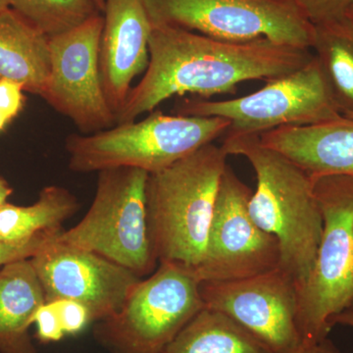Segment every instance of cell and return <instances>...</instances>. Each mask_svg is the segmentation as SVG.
I'll return each mask as SVG.
<instances>
[{
	"instance_id": "1",
	"label": "cell",
	"mask_w": 353,
	"mask_h": 353,
	"mask_svg": "<svg viewBox=\"0 0 353 353\" xmlns=\"http://www.w3.org/2000/svg\"><path fill=\"white\" fill-rule=\"evenodd\" d=\"M148 51V68L116 114V124L137 120L175 95L236 94L241 83L287 75L314 57L311 50L267 39L230 43L164 25H152Z\"/></svg>"
},
{
	"instance_id": "2",
	"label": "cell",
	"mask_w": 353,
	"mask_h": 353,
	"mask_svg": "<svg viewBox=\"0 0 353 353\" xmlns=\"http://www.w3.org/2000/svg\"><path fill=\"white\" fill-rule=\"evenodd\" d=\"M228 155H241L256 175L248 210L257 226L276 236L280 268L296 289L312 271L321 241L323 218L312 178L289 158L264 145L259 136L225 134Z\"/></svg>"
},
{
	"instance_id": "3",
	"label": "cell",
	"mask_w": 353,
	"mask_h": 353,
	"mask_svg": "<svg viewBox=\"0 0 353 353\" xmlns=\"http://www.w3.org/2000/svg\"><path fill=\"white\" fill-rule=\"evenodd\" d=\"M228 157L222 146L209 143L148 174L146 222L158 265L176 264L194 272L201 263Z\"/></svg>"
},
{
	"instance_id": "4",
	"label": "cell",
	"mask_w": 353,
	"mask_h": 353,
	"mask_svg": "<svg viewBox=\"0 0 353 353\" xmlns=\"http://www.w3.org/2000/svg\"><path fill=\"white\" fill-rule=\"evenodd\" d=\"M229 127L224 118L153 110L141 121L116 124L94 134H70L65 150L69 169L75 173L127 167L152 174L214 143Z\"/></svg>"
},
{
	"instance_id": "5",
	"label": "cell",
	"mask_w": 353,
	"mask_h": 353,
	"mask_svg": "<svg viewBox=\"0 0 353 353\" xmlns=\"http://www.w3.org/2000/svg\"><path fill=\"white\" fill-rule=\"evenodd\" d=\"M323 232L310 275L296 289L304 347L328 338L334 316L353 310V176H311Z\"/></svg>"
},
{
	"instance_id": "6",
	"label": "cell",
	"mask_w": 353,
	"mask_h": 353,
	"mask_svg": "<svg viewBox=\"0 0 353 353\" xmlns=\"http://www.w3.org/2000/svg\"><path fill=\"white\" fill-rule=\"evenodd\" d=\"M204 307L194 271L159 264L134 285L117 313L94 323L92 336L108 353H163Z\"/></svg>"
},
{
	"instance_id": "7",
	"label": "cell",
	"mask_w": 353,
	"mask_h": 353,
	"mask_svg": "<svg viewBox=\"0 0 353 353\" xmlns=\"http://www.w3.org/2000/svg\"><path fill=\"white\" fill-rule=\"evenodd\" d=\"M94 201L87 214L58 240L97 253L145 279L157 270L146 222L148 173L139 169L97 172Z\"/></svg>"
},
{
	"instance_id": "8",
	"label": "cell",
	"mask_w": 353,
	"mask_h": 353,
	"mask_svg": "<svg viewBox=\"0 0 353 353\" xmlns=\"http://www.w3.org/2000/svg\"><path fill=\"white\" fill-rule=\"evenodd\" d=\"M175 112L224 118L230 122L226 134L234 136H260L279 128L320 124L343 116L315 55L307 64L267 81L252 94L228 101L185 99L176 106Z\"/></svg>"
},
{
	"instance_id": "9",
	"label": "cell",
	"mask_w": 353,
	"mask_h": 353,
	"mask_svg": "<svg viewBox=\"0 0 353 353\" xmlns=\"http://www.w3.org/2000/svg\"><path fill=\"white\" fill-rule=\"evenodd\" d=\"M152 26L181 28L209 38L273 43L311 50L314 25L297 0H143Z\"/></svg>"
},
{
	"instance_id": "10",
	"label": "cell",
	"mask_w": 353,
	"mask_h": 353,
	"mask_svg": "<svg viewBox=\"0 0 353 353\" xmlns=\"http://www.w3.org/2000/svg\"><path fill=\"white\" fill-rule=\"evenodd\" d=\"M252 194L228 165L221 178L205 253L194 271L199 282L241 280L280 266L277 239L257 226L250 214Z\"/></svg>"
},
{
	"instance_id": "11",
	"label": "cell",
	"mask_w": 353,
	"mask_h": 353,
	"mask_svg": "<svg viewBox=\"0 0 353 353\" xmlns=\"http://www.w3.org/2000/svg\"><path fill=\"white\" fill-rule=\"evenodd\" d=\"M103 24V14H99L71 31L50 38V74L41 97L72 120L83 134L116 125L99 69Z\"/></svg>"
},
{
	"instance_id": "12",
	"label": "cell",
	"mask_w": 353,
	"mask_h": 353,
	"mask_svg": "<svg viewBox=\"0 0 353 353\" xmlns=\"http://www.w3.org/2000/svg\"><path fill=\"white\" fill-rule=\"evenodd\" d=\"M201 294L206 308L229 316L272 353L303 350L296 283L280 267L241 280L201 282Z\"/></svg>"
},
{
	"instance_id": "13",
	"label": "cell",
	"mask_w": 353,
	"mask_h": 353,
	"mask_svg": "<svg viewBox=\"0 0 353 353\" xmlns=\"http://www.w3.org/2000/svg\"><path fill=\"white\" fill-rule=\"evenodd\" d=\"M57 236L30 259L46 303L78 301L88 309L92 323L117 313L141 278L97 253L62 243Z\"/></svg>"
},
{
	"instance_id": "14",
	"label": "cell",
	"mask_w": 353,
	"mask_h": 353,
	"mask_svg": "<svg viewBox=\"0 0 353 353\" xmlns=\"http://www.w3.org/2000/svg\"><path fill=\"white\" fill-rule=\"evenodd\" d=\"M99 46L102 88L111 110L117 114L150 62L152 23L143 0H105Z\"/></svg>"
},
{
	"instance_id": "15",
	"label": "cell",
	"mask_w": 353,
	"mask_h": 353,
	"mask_svg": "<svg viewBox=\"0 0 353 353\" xmlns=\"http://www.w3.org/2000/svg\"><path fill=\"white\" fill-rule=\"evenodd\" d=\"M310 176H353V119L341 117L307 126L283 127L260 134Z\"/></svg>"
},
{
	"instance_id": "16",
	"label": "cell",
	"mask_w": 353,
	"mask_h": 353,
	"mask_svg": "<svg viewBox=\"0 0 353 353\" xmlns=\"http://www.w3.org/2000/svg\"><path fill=\"white\" fill-rule=\"evenodd\" d=\"M46 294L31 260L0 269V353H38L30 328Z\"/></svg>"
},
{
	"instance_id": "17",
	"label": "cell",
	"mask_w": 353,
	"mask_h": 353,
	"mask_svg": "<svg viewBox=\"0 0 353 353\" xmlns=\"http://www.w3.org/2000/svg\"><path fill=\"white\" fill-rule=\"evenodd\" d=\"M50 67V38L11 7L0 11V80L41 97Z\"/></svg>"
},
{
	"instance_id": "18",
	"label": "cell",
	"mask_w": 353,
	"mask_h": 353,
	"mask_svg": "<svg viewBox=\"0 0 353 353\" xmlns=\"http://www.w3.org/2000/svg\"><path fill=\"white\" fill-rule=\"evenodd\" d=\"M75 194L60 185H48L29 206L6 202L0 208V243L26 246L44 243L64 231V223L80 209Z\"/></svg>"
},
{
	"instance_id": "19",
	"label": "cell",
	"mask_w": 353,
	"mask_h": 353,
	"mask_svg": "<svg viewBox=\"0 0 353 353\" xmlns=\"http://www.w3.org/2000/svg\"><path fill=\"white\" fill-rule=\"evenodd\" d=\"M163 353H272L229 316L204 307Z\"/></svg>"
},
{
	"instance_id": "20",
	"label": "cell",
	"mask_w": 353,
	"mask_h": 353,
	"mask_svg": "<svg viewBox=\"0 0 353 353\" xmlns=\"http://www.w3.org/2000/svg\"><path fill=\"white\" fill-rule=\"evenodd\" d=\"M313 53L321 63L341 115L353 119V23L343 18L314 25Z\"/></svg>"
},
{
	"instance_id": "21",
	"label": "cell",
	"mask_w": 353,
	"mask_h": 353,
	"mask_svg": "<svg viewBox=\"0 0 353 353\" xmlns=\"http://www.w3.org/2000/svg\"><path fill=\"white\" fill-rule=\"evenodd\" d=\"M10 7L48 38L102 14L94 0H9Z\"/></svg>"
},
{
	"instance_id": "22",
	"label": "cell",
	"mask_w": 353,
	"mask_h": 353,
	"mask_svg": "<svg viewBox=\"0 0 353 353\" xmlns=\"http://www.w3.org/2000/svg\"><path fill=\"white\" fill-rule=\"evenodd\" d=\"M51 303L57 310L65 336H76L92 324L88 309L78 301L60 299Z\"/></svg>"
},
{
	"instance_id": "23",
	"label": "cell",
	"mask_w": 353,
	"mask_h": 353,
	"mask_svg": "<svg viewBox=\"0 0 353 353\" xmlns=\"http://www.w3.org/2000/svg\"><path fill=\"white\" fill-rule=\"evenodd\" d=\"M313 25L345 17L353 0H297Z\"/></svg>"
},
{
	"instance_id": "24",
	"label": "cell",
	"mask_w": 353,
	"mask_h": 353,
	"mask_svg": "<svg viewBox=\"0 0 353 353\" xmlns=\"http://www.w3.org/2000/svg\"><path fill=\"white\" fill-rule=\"evenodd\" d=\"M34 324L37 326V339L41 343H57L66 336L57 310L51 303H46L39 307L34 315Z\"/></svg>"
},
{
	"instance_id": "25",
	"label": "cell",
	"mask_w": 353,
	"mask_h": 353,
	"mask_svg": "<svg viewBox=\"0 0 353 353\" xmlns=\"http://www.w3.org/2000/svg\"><path fill=\"white\" fill-rule=\"evenodd\" d=\"M24 90L19 83L7 79L0 80V111L13 120L23 110L25 103Z\"/></svg>"
},
{
	"instance_id": "26",
	"label": "cell",
	"mask_w": 353,
	"mask_h": 353,
	"mask_svg": "<svg viewBox=\"0 0 353 353\" xmlns=\"http://www.w3.org/2000/svg\"><path fill=\"white\" fill-rule=\"evenodd\" d=\"M46 241L26 246H12L0 243V266L18 260L31 259Z\"/></svg>"
},
{
	"instance_id": "27",
	"label": "cell",
	"mask_w": 353,
	"mask_h": 353,
	"mask_svg": "<svg viewBox=\"0 0 353 353\" xmlns=\"http://www.w3.org/2000/svg\"><path fill=\"white\" fill-rule=\"evenodd\" d=\"M297 353H341V352L333 341L329 338H326L316 345L304 347L301 352Z\"/></svg>"
},
{
	"instance_id": "28",
	"label": "cell",
	"mask_w": 353,
	"mask_h": 353,
	"mask_svg": "<svg viewBox=\"0 0 353 353\" xmlns=\"http://www.w3.org/2000/svg\"><path fill=\"white\" fill-rule=\"evenodd\" d=\"M336 325H341V326L352 327L353 328V310L345 311V312L334 316L331 321L332 328L336 326Z\"/></svg>"
},
{
	"instance_id": "29",
	"label": "cell",
	"mask_w": 353,
	"mask_h": 353,
	"mask_svg": "<svg viewBox=\"0 0 353 353\" xmlns=\"http://www.w3.org/2000/svg\"><path fill=\"white\" fill-rule=\"evenodd\" d=\"M13 189L8 182L0 175V208L6 203L8 197L12 194Z\"/></svg>"
},
{
	"instance_id": "30",
	"label": "cell",
	"mask_w": 353,
	"mask_h": 353,
	"mask_svg": "<svg viewBox=\"0 0 353 353\" xmlns=\"http://www.w3.org/2000/svg\"><path fill=\"white\" fill-rule=\"evenodd\" d=\"M9 123H10V120H9L8 118H7L6 116L0 111V132L3 131Z\"/></svg>"
},
{
	"instance_id": "31",
	"label": "cell",
	"mask_w": 353,
	"mask_h": 353,
	"mask_svg": "<svg viewBox=\"0 0 353 353\" xmlns=\"http://www.w3.org/2000/svg\"><path fill=\"white\" fill-rule=\"evenodd\" d=\"M10 7V1L9 0H0V11L6 10Z\"/></svg>"
},
{
	"instance_id": "32",
	"label": "cell",
	"mask_w": 353,
	"mask_h": 353,
	"mask_svg": "<svg viewBox=\"0 0 353 353\" xmlns=\"http://www.w3.org/2000/svg\"><path fill=\"white\" fill-rule=\"evenodd\" d=\"M97 6L99 7L101 13H103L104 7H105V0H94Z\"/></svg>"
},
{
	"instance_id": "33",
	"label": "cell",
	"mask_w": 353,
	"mask_h": 353,
	"mask_svg": "<svg viewBox=\"0 0 353 353\" xmlns=\"http://www.w3.org/2000/svg\"><path fill=\"white\" fill-rule=\"evenodd\" d=\"M345 18L350 21H352L353 23V3L352 6H350V8H348L347 14H345Z\"/></svg>"
}]
</instances>
